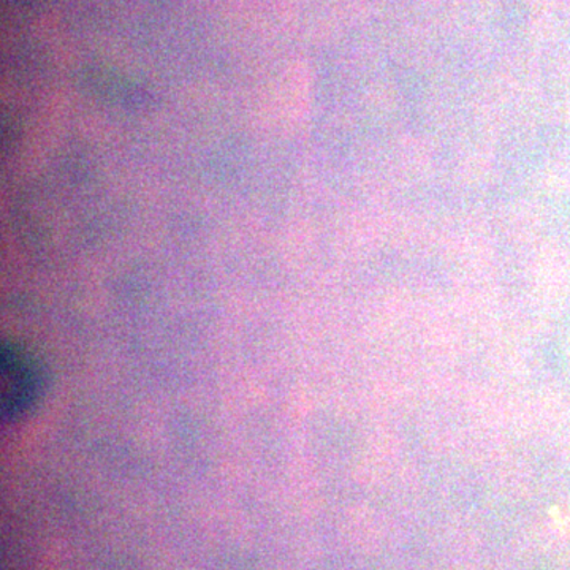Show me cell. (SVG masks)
Segmentation results:
<instances>
[{"label": "cell", "instance_id": "1", "mask_svg": "<svg viewBox=\"0 0 570 570\" xmlns=\"http://www.w3.org/2000/svg\"><path fill=\"white\" fill-rule=\"evenodd\" d=\"M43 371L24 348L3 344L0 354L2 417L14 420L36 406L43 392Z\"/></svg>", "mask_w": 570, "mask_h": 570}]
</instances>
